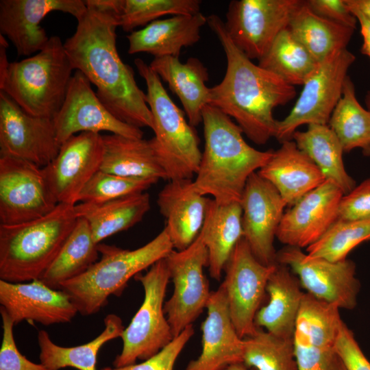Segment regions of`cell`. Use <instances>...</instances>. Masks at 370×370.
<instances>
[{
    "mask_svg": "<svg viewBox=\"0 0 370 370\" xmlns=\"http://www.w3.org/2000/svg\"><path fill=\"white\" fill-rule=\"evenodd\" d=\"M123 1L85 0L86 11L64 47L73 69L96 86L97 96L114 116L134 127L153 130L146 94L116 48V30L120 26Z\"/></svg>",
    "mask_w": 370,
    "mask_h": 370,
    "instance_id": "1",
    "label": "cell"
},
{
    "mask_svg": "<svg viewBox=\"0 0 370 370\" xmlns=\"http://www.w3.org/2000/svg\"><path fill=\"white\" fill-rule=\"evenodd\" d=\"M207 24L218 38L227 60L222 81L210 88L209 105L234 119L252 142L264 145L275 136L273 110L295 97V86L253 63L232 42L219 16H207Z\"/></svg>",
    "mask_w": 370,
    "mask_h": 370,
    "instance_id": "2",
    "label": "cell"
},
{
    "mask_svg": "<svg viewBox=\"0 0 370 370\" xmlns=\"http://www.w3.org/2000/svg\"><path fill=\"white\" fill-rule=\"evenodd\" d=\"M204 149L195 189L220 204L241 203L249 177L271 158L273 151H260L244 139L241 128L220 109L208 104L202 112Z\"/></svg>",
    "mask_w": 370,
    "mask_h": 370,
    "instance_id": "3",
    "label": "cell"
},
{
    "mask_svg": "<svg viewBox=\"0 0 370 370\" xmlns=\"http://www.w3.org/2000/svg\"><path fill=\"white\" fill-rule=\"evenodd\" d=\"M81 217L77 204H58L47 214L21 224H0V280H40Z\"/></svg>",
    "mask_w": 370,
    "mask_h": 370,
    "instance_id": "4",
    "label": "cell"
},
{
    "mask_svg": "<svg viewBox=\"0 0 370 370\" xmlns=\"http://www.w3.org/2000/svg\"><path fill=\"white\" fill-rule=\"evenodd\" d=\"M101 258L83 274L60 284L82 315L97 313L111 295L119 296L128 281L165 258L173 247L165 228L153 239L136 249L98 244Z\"/></svg>",
    "mask_w": 370,
    "mask_h": 370,
    "instance_id": "5",
    "label": "cell"
},
{
    "mask_svg": "<svg viewBox=\"0 0 370 370\" xmlns=\"http://www.w3.org/2000/svg\"><path fill=\"white\" fill-rule=\"evenodd\" d=\"M73 70L60 38L51 36L35 55L10 62L0 77V90L25 112L53 119L63 104Z\"/></svg>",
    "mask_w": 370,
    "mask_h": 370,
    "instance_id": "6",
    "label": "cell"
},
{
    "mask_svg": "<svg viewBox=\"0 0 370 370\" xmlns=\"http://www.w3.org/2000/svg\"><path fill=\"white\" fill-rule=\"evenodd\" d=\"M134 63L146 83V101L153 116L155 136L149 140L151 148L167 180L192 179L202 154L197 134L149 65L140 58Z\"/></svg>",
    "mask_w": 370,
    "mask_h": 370,
    "instance_id": "7",
    "label": "cell"
},
{
    "mask_svg": "<svg viewBox=\"0 0 370 370\" xmlns=\"http://www.w3.org/2000/svg\"><path fill=\"white\" fill-rule=\"evenodd\" d=\"M134 279L144 289V299L121 336L123 348L113 367H121L145 360L169 344L174 338L164 310V297L170 280L165 258L153 264L145 274Z\"/></svg>",
    "mask_w": 370,
    "mask_h": 370,
    "instance_id": "8",
    "label": "cell"
},
{
    "mask_svg": "<svg viewBox=\"0 0 370 370\" xmlns=\"http://www.w3.org/2000/svg\"><path fill=\"white\" fill-rule=\"evenodd\" d=\"M356 57L347 49L336 51L319 62L289 114L278 121L274 137L280 143L291 140L303 125H328L342 96L347 71Z\"/></svg>",
    "mask_w": 370,
    "mask_h": 370,
    "instance_id": "9",
    "label": "cell"
},
{
    "mask_svg": "<svg viewBox=\"0 0 370 370\" xmlns=\"http://www.w3.org/2000/svg\"><path fill=\"white\" fill-rule=\"evenodd\" d=\"M165 260L173 292L164 310L175 338L206 308L212 292L204 273L208 253L201 233L186 249L173 250Z\"/></svg>",
    "mask_w": 370,
    "mask_h": 370,
    "instance_id": "10",
    "label": "cell"
},
{
    "mask_svg": "<svg viewBox=\"0 0 370 370\" xmlns=\"http://www.w3.org/2000/svg\"><path fill=\"white\" fill-rule=\"evenodd\" d=\"M339 310L304 293L293 336L298 370H347L336 348Z\"/></svg>",
    "mask_w": 370,
    "mask_h": 370,
    "instance_id": "11",
    "label": "cell"
},
{
    "mask_svg": "<svg viewBox=\"0 0 370 370\" xmlns=\"http://www.w3.org/2000/svg\"><path fill=\"white\" fill-rule=\"evenodd\" d=\"M301 0H233L224 22L234 45L250 60H260L288 27Z\"/></svg>",
    "mask_w": 370,
    "mask_h": 370,
    "instance_id": "12",
    "label": "cell"
},
{
    "mask_svg": "<svg viewBox=\"0 0 370 370\" xmlns=\"http://www.w3.org/2000/svg\"><path fill=\"white\" fill-rule=\"evenodd\" d=\"M276 261L288 267L296 275L301 288L317 299L340 309L356 308L360 283L353 261L310 258L301 249L290 246L277 251Z\"/></svg>",
    "mask_w": 370,
    "mask_h": 370,
    "instance_id": "13",
    "label": "cell"
},
{
    "mask_svg": "<svg viewBox=\"0 0 370 370\" xmlns=\"http://www.w3.org/2000/svg\"><path fill=\"white\" fill-rule=\"evenodd\" d=\"M276 264L267 266L260 262L243 237L226 264L222 284L232 321L243 338L254 335L258 330L256 315L261 308L269 278Z\"/></svg>",
    "mask_w": 370,
    "mask_h": 370,
    "instance_id": "14",
    "label": "cell"
},
{
    "mask_svg": "<svg viewBox=\"0 0 370 370\" xmlns=\"http://www.w3.org/2000/svg\"><path fill=\"white\" fill-rule=\"evenodd\" d=\"M58 204L42 168L0 156V224H21L40 218Z\"/></svg>",
    "mask_w": 370,
    "mask_h": 370,
    "instance_id": "15",
    "label": "cell"
},
{
    "mask_svg": "<svg viewBox=\"0 0 370 370\" xmlns=\"http://www.w3.org/2000/svg\"><path fill=\"white\" fill-rule=\"evenodd\" d=\"M60 148L53 119L25 112L0 90V156L43 168L56 157Z\"/></svg>",
    "mask_w": 370,
    "mask_h": 370,
    "instance_id": "16",
    "label": "cell"
},
{
    "mask_svg": "<svg viewBox=\"0 0 370 370\" xmlns=\"http://www.w3.org/2000/svg\"><path fill=\"white\" fill-rule=\"evenodd\" d=\"M91 84L82 73L75 71L63 104L53 119L59 144L61 145L77 133L102 131L143 138L142 130L114 116L98 98Z\"/></svg>",
    "mask_w": 370,
    "mask_h": 370,
    "instance_id": "17",
    "label": "cell"
},
{
    "mask_svg": "<svg viewBox=\"0 0 370 370\" xmlns=\"http://www.w3.org/2000/svg\"><path fill=\"white\" fill-rule=\"evenodd\" d=\"M243 238L262 264H277L274 247L287 204L277 189L258 171L248 179L241 200Z\"/></svg>",
    "mask_w": 370,
    "mask_h": 370,
    "instance_id": "18",
    "label": "cell"
},
{
    "mask_svg": "<svg viewBox=\"0 0 370 370\" xmlns=\"http://www.w3.org/2000/svg\"><path fill=\"white\" fill-rule=\"evenodd\" d=\"M103 139L100 133L82 132L61 145L56 157L42 171L58 204H76L78 195L100 169Z\"/></svg>",
    "mask_w": 370,
    "mask_h": 370,
    "instance_id": "19",
    "label": "cell"
},
{
    "mask_svg": "<svg viewBox=\"0 0 370 370\" xmlns=\"http://www.w3.org/2000/svg\"><path fill=\"white\" fill-rule=\"evenodd\" d=\"M82 0H1L0 33L16 48L18 56L41 51L50 37L40 22L53 12L69 14L77 21L86 11Z\"/></svg>",
    "mask_w": 370,
    "mask_h": 370,
    "instance_id": "20",
    "label": "cell"
},
{
    "mask_svg": "<svg viewBox=\"0 0 370 370\" xmlns=\"http://www.w3.org/2000/svg\"><path fill=\"white\" fill-rule=\"evenodd\" d=\"M343 195L333 181L325 180L284 212L276 238L286 246L300 249L314 244L337 221Z\"/></svg>",
    "mask_w": 370,
    "mask_h": 370,
    "instance_id": "21",
    "label": "cell"
},
{
    "mask_svg": "<svg viewBox=\"0 0 370 370\" xmlns=\"http://www.w3.org/2000/svg\"><path fill=\"white\" fill-rule=\"evenodd\" d=\"M0 304L14 325L23 321L44 325L71 322L78 310L70 296L40 280L12 283L0 280Z\"/></svg>",
    "mask_w": 370,
    "mask_h": 370,
    "instance_id": "22",
    "label": "cell"
},
{
    "mask_svg": "<svg viewBox=\"0 0 370 370\" xmlns=\"http://www.w3.org/2000/svg\"><path fill=\"white\" fill-rule=\"evenodd\" d=\"M206 308L207 317L201 325V354L184 370H223L232 364L243 362L245 339L233 325L222 284L211 292Z\"/></svg>",
    "mask_w": 370,
    "mask_h": 370,
    "instance_id": "23",
    "label": "cell"
},
{
    "mask_svg": "<svg viewBox=\"0 0 370 370\" xmlns=\"http://www.w3.org/2000/svg\"><path fill=\"white\" fill-rule=\"evenodd\" d=\"M208 199L196 191L192 179L170 180L159 192L157 204L173 249L183 250L196 239L203 227Z\"/></svg>",
    "mask_w": 370,
    "mask_h": 370,
    "instance_id": "24",
    "label": "cell"
},
{
    "mask_svg": "<svg viewBox=\"0 0 370 370\" xmlns=\"http://www.w3.org/2000/svg\"><path fill=\"white\" fill-rule=\"evenodd\" d=\"M258 173L277 189L287 206H291L326 180L292 139L282 142Z\"/></svg>",
    "mask_w": 370,
    "mask_h": 370,
    "instance_id": "25",
    "label": "cell"
},
{
    "mask_svg": "<svg viewBox=\"0 0 370 370\" xmlns=\"http://www.w3.org/2000/svg\"><path fill=\"white\" fill-rule=\"evenodd\" d=\"M206 23L207 16L201 12L154 21L127 36L128 53L179 58L183 47L193 46L199 40L201 28Z\"/></svg>",
    "mask_w": 370,
    "mask_h": 370,
    "instance_id": "26",
    "label": "cell"
},
{
    "mask_svg": "<svg viewBox=\"0 0 370 370\" xmlns=\"http://www.w3.org/2000/svg\"><path fill=\"white\" fill-rule=\"evenodd\" d=\"M180 99L188 123L197 126L202 122V112L210 102V88L207 68L197 58L181 62L179 58H154L149 64Z\"/></svg>",
    "mask_w": 370,
    "mask_h": 370,
    "instance_id": "27",
    "label": "cell"
},
{
    "mask_svg": "<svg viewBox=\"0 0 370 370\" xmlns=\"http://www.w3.org/2000/svg\"><path fill=\"white\" fill-rule=\"evenodd\" d=\"M295 275L286 265L277 263L269 278L267 292L269 299L255 318L258 328L284 338H293L304 292Z\"/></svg>",
    "mask_w": 370,
    "mask_h": 370,
    "instance_id": "28",
    "label": "cell"
},
{
    "mask_svg": "<svg viewBox=\"0 0 370 370\" xmlns=\"http://www.w3.org/2000/svg\"><path fill=\"white\" fill-rule=\"evenodd\" d=\"M200 233L208 253L210 275L219 281L235 246L243 237L241 203L220 204L208 198Z\"/></svg>",
    "mask_w": 370,
    "mask_h": 370,
    "instance_id": "29",
    "label": "cell"
},
{
    "mask_svg": "<svg viewBox=\"0 0 370 370\" xmlns=\"http://www.w3.org/2000/svg\"><path fill=\"white\" fill-rule=\"evenodd\" d=\"M99 170L125 177L167 180L149 140L119 134L102 135Z\"/></svg>",
    "mask_w": 370,
    "mask_h": 370,
    "instance_id": "30",
    "label": "cell"
},
{
    "mask_svg": "<svg viewBox=\"0 0 370 370\" xmlns=\"http://www.w3.org/2000/svg\"><path fill=\"white\" fill-rule=\"evenodd\" d=\"M77 206L80 217L89 225L95 243L99 244L141 221L150 209V196L143 192L101 204L79 203Z\"/></svg>",
    "mask_w": 370,
    "mask_h": 370,
    "instance_id": "31",
    "label": "cell"
},
{
    "mask_svg": "<svg viewBox=\"0 0 370 370\" xmlns=\"http://www.w3.org/2000/svg\"><path fill=\"white\" fill-rule=\"evenodd\" d=\"M105 328L96 338L87 343L74 347H62L54 343L48 332L39 331L38 343L39 358L48 370L73 367L78 370H97V355L107 342L121 337L125 329L121 319L109 314L104 319Z\"/></svg>",
    "mask_w": 370,
    "mask_h": 370,
    "instance_id": "32",
    "label": "cell"
},
{
    "mask_svg": "<svg viewBox=\"0 0 370 370\" xmlns=\"http://www.w3.org/2000/svg\"><path fill=\"white\" fill-rule=\"evenodd\" d=\"M288 29L318 62L347 49L354 31L317 15L302 0L294 11Z\"/></svg>",
    "mask_w": 370,
    "mask_h": 370,
    "instance_id": "33",
    "label": "cell"
},
{
    "mask_svg": "<svg viewBox=\"0 0 370 370\" xmlns=\"http://www.w3.org/2000/svg\"><path fill=\"white\" fill-rule=\"evenodd\" d=\"M292 140L316 164L325 179L333 181L344 195L356 186L345 168L341 144L328 125H308L304 132L297 130Z\"/></svg>",
    "mask_w": 370,
    "mask_h": 370,
    "instance_id": "34",
    "label": "cell"
},
{
    "mask_svg": "<svg viewBox=\"0 0 370 370\" xmlns=\"http://www.w3.org/2000/svg\"><path fill=\"white\" fill-rule=\"evenodd\" d=\"M98 244L95 243L89 225L79 217L58 255L40 280L53 289L60 284L86 272L99 258Z\"/></svg>",
    "mask_w": 370,
    "mask_h": 370,
    "instance_id": "35",
    "label": "cell"
},
{
    "mask_svg": "<svg viewBox=\"0 0 370 370\" xmlns=\"http://www.w3.org/2000/svg\"><path fill=\"white\" fill-rule=\"evenodd\" d=\"M328 125L337 136L344 152L360 149L364 155L370 156V111L358 102L354 84L349 76Z\"/></svg>",
    "mask_w": 370,
    "mask_h": 370,
    "instance_id": "36",
    "label": "cell"
},
{
    "mask_svg": "<svg viewBox=\"0 0 370 370\" xmlns=\"http://www.w3.org/2000/svg\"><path fill=\"white\" fill-rule=\"evenodd\" d=\"M258 64L295 86H303L319 62L287 27L278 35Z\"/></svg>",
    "mask_w": 370,
    "mask_h": 370,
    "instance_id": "37",
    "label": "cell"
},
{
    "mask_svg": "<svg viewBox=\"0 0 370 370\" xmlns=\"http://www.w3.org/2000/svg\"><path fill=\"white\" fill-rule=\"evenodd\" d=\"M245 339L243 363L257 370H298L293 338H284L258 328Z\"/></svg>",
    "mask_w": 370,
    "mask_h": 370,
    "instance_id": "38",
    "label": "cell"
},
{
    "mask_svg": "<svg viewBox=\"0 0 370 370\" xmlns=\"http://www.w3.org/2000/svg\"><path fill=\"white\" fill-rule=\"evenodd\" d=\"M370 241V219L337 220L316 243L306 248L310 258L337 262L360 243Z\"/></svg>",
    "mask_w": 370,
    "mask_h": 370,
    "instance_id": "39",
    "label": "cell"
},
{
    "mask_svg": "<svg viewBox=\"0 0 370 370\" xmlns=\"http://www.w3.org/2000/svg\"><path fill=\"white\" fill-rule=\"evenodd\" d=\"M200 0H123L120 27L132 32L165 15H192L200 12Z\"/></svg>",
    "mask_w": 370,
    "mask_h": 370,
    "instance_id": "40",
    "label": "cell"
},
{
    "mask_svg": "<svg viewBox=\"0 0 370 370\" xmlns=\"http://www.w3.org/2000/svg\"><path fill=\"white\" fill-rule=\"evenodd\" d=\"M158 180L151 177H125L99 170L83 188L77 203L101 204L143 193Z\"/></svg>",
    "mask_w": 370,
    "mask_h": 370,
    "instance_id": "41",
    "label": "cell"
},
{
    "mask_svg": "<svg viewBox=\"0 0 370 370\" xmlns=\"http://www.w3.org/2000/svg\"><path fill=\"white\" fill-rule=\"evenodd\" d=\"M194 332L193 325L186 327L158 354L139 364L121 367H105L100 370H173L177 358Z\"/></svg>",
    "mask_w": 370,
    "mask_h": 370,
    "instance_id": "42",
    "label": "cell"
},
{
    "mask_svg": "<svg viewBox=\"0 0 370 370\" xmlns=\"http://www.w3.org/2000/svg\"><path fill=\"white\" fill-rule=\"evenodd\" d=\"M0 313L3 328L0 370H48L42 363L32 362L19 352L14 337V323L1 306Z\"/></svg>",
    "mask_w": 370,
    "mask_h": 370,
    "instance_id": "43",
    "label": "cell"
},
{
    "mask_svg": "<svg viewBox=\"0 0 370 370\" xmlns=\"http://www.w3.org/2000/svg\"><path fill=\"white\" fill-rule=\"evenodd\" d=\"M367 219H370V178L364 180L343 196L338 206L337 220Z\"/></svg>",
    "mask_w": 370,
    "mask_h": 370,
    "instance_id": "44",
    "label": "cell"
},
{
    "mask_svg": "<svg viewBox=\"0 0 370 370\" xmlns=\"http://www.w3.org/2000/svg\"><path fill=\"white\" fill-rule=\"evenodd\" d=\"M336 348L347 370H370V361L360 347L353 332L345 322L341 325Z\"/></svg>",
    "mask_w": 370,
    "mask_h": 370,
    "instance_id": "45",
    "label": "cell"
},
{
    "mask_svg": "<svg viewBox=\"0 0 370 370\" xmlns=\"http://www.w3.org/2000/svg\"><path fill=\"white\" fill-rule=\"evenodd\" d=\"M306 3L317 15L355 29L358 21L346 4L345 0H307Z\"/></svg>",
    "mask_w": 370,
    "mask_h": 370,
    "instance_id": "46",
    "label": "cell"
},
{
    "mask_svg": "<svg viewBox=\"0 0 370 370\" xmlns=\"http://www.w3.org/2000/svg\"><path fill=\"white\" fill-rule=\"evenodd\" d=\"M350 11L356 18L360 26V33L363 40L361 51L363 54L370 58V23L359 12L351 10Z\"/></svg>",
    "mask_w": 370,
    "mask_h": 370,
    "instance_id": "47",
    "label": "cell"
},
{
    "mask_svg": "<svg viewBox=\"0 0 370 370\" xmlns=\"http://www.w3.org/2000/svg\"><path fill=\"white\" fill-rule=\"evenodd\" d=\"M351 10L359 12L370 23V0H345Z\"/></svg>",
    "mask_w": 370,
    "mask_h": 370,
    "instance_id": "48",
    "label": "cell"
},
{
    "mask_svg": "<svg viewBox=\"0 0 370 370\" xmlns=\"http://www.w3.org/2000/svg\"><path fill=\"white\" fill-rule=\"evenodd\" d=\"M223 370H249L243 362L234 363L229 365Z\"/></svg>",
    "mask_w": 370,
    "mask_h": 370,
    "instance_id": "49",
    "label": "cell"
},
{
    "mask_svg": "<svg viewBox=\"0 0 370 370\" xmlns=\"http://www.w3.org/2000/svg\"><path fill=\"white\" fill-rule=\"evenodd\" d=\"M365 104H366L367 108L370 111V90L366 95Z\"/></svg>",
    "mask_w": 370,
    "mask_h": 370,
    "instance_id": "50",
    "label": "cell"
}]
</instances>
